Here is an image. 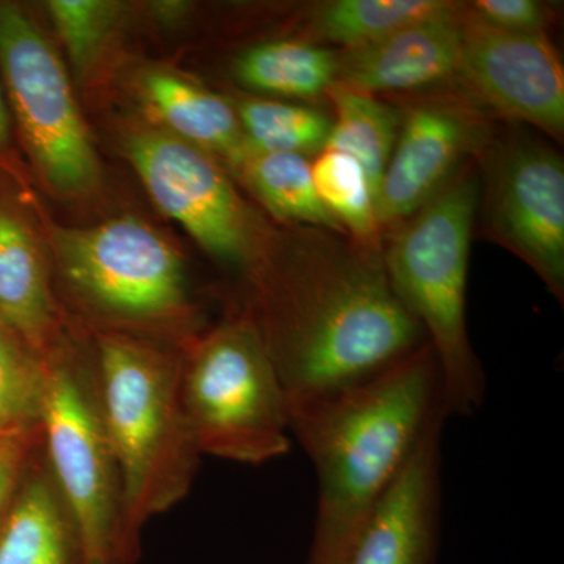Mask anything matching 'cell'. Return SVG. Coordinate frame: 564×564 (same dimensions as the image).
I'll return each instance as SVG.
<instances>
[{
  "instance_id": "cell-1",
  "label": "cell",
  "mask_w": 564,
  "mask_h": 564,
  "mask_svg": "<svg viewBox=\"0 0 564 564\" xmlns=\"http://www.w3.org/2000/svg\"><path fill=\"white\" fill-rule=\"evenodd\" d=\"M250 313L288 403L380 372L426 344L389 282L383 251L299 226L288 247L263 248L250 270Z\"/></svg>"
},
{
  "instance_id": "cell-2",
  "label": "cell",
  "mask_w": 564,
  "mask_h": 564,
  "mask_svg": "<svg viewBox=\"0 0 564 564\" xmlns=\"http://www.w3.org/2000/svg\"><path fill=\"white\" fill-rule=\"evenodd\" d=\"M289 426L317 475L306 564H345L359 530L443 410L429 344L380 372L289 402Z\"/></svg>"
},
{
  "instance_id": "cell-3",
  "label": "cell",
  "mask_w": 564,
  "mask_h": 564,
  "mask_svg": "<svg viewBox=\"0 0 564 564\" xmlns=\"http://www.w3.org/2000/svg\"><path fill=\"white\" fill-rule=\"evenodd\" d=\"M104 425L120 467L129 532L191 492L199 454L182 406L181 350L132 334L90 332Z\"/></svg>"
},
{
  "instance_id": "cell-4",
  "label": "cell",
  "mask_w": 564,
  "mask_h": 564,
  "mask_svg": "<svg viewBox=\"0 0 564 564\" xmlns=\"http://www.w3.org/2000/svg\"><path fill=\"white\" fill-rule=\"evenodd\" d=\"M480 185L463 172L395 226L383 247L393 293L421 326L441 377L445 415H473L485 400L484 369L466 323L470 236Z\"/></svg>"
},
{
  "instance_id": "cell-5",
  "label": "cell",
  "mask_w": 564,
  "mask_h": 564,
  "mask_svg": "<svg viewBox=\"0 0 564 564\" xmlns=\"http://www.w3.org/2000/svg\"><path fill=\"white\" fill-rule=\"evenodd\" d=\"M55 265L91 332L132 334L182 348L198 336L180 252L132 217L90 228L52 226Z\"/></svg>"
},
{
  "instance_id": "cell-6",
  "label": "cell",
  "mask_w": 564,
  "mask_h": 564,
  "mask_svg": "<svg viewBox=\"0 0 564 564\" xmlns=\"http://www.w3.org/2000/svg\"><path fill=\"white\" fill-rule=\"evenodd\" d=\"M181 393L202 456L259 466L291 451L288 395L250 311L182 348Z\"/></svg>"
},
{
  "instance_id": "cell-7",
  "label": "cell",
  "mask_w": 564,
  "mask_h": 564,
  "mask_svg": "<svg viewBox=\"0 0 564 564\" xmlns=\"http://www.w3.org/2000/svg\"><path fill=\"white\" fill-rule=\"evenodd\" d=\"M84 347L70 336L46 359L41 445L87 564H135L141 541L126 521L120 467L104 425L90 348Z\"/></svg>"
},
{
  "instance_id": "cell-8",
  "label": "cell",
  "mask_w": 564,
  "mask_h": 564,
  "mask_svg": "<svg viewBox=\"0 0 564 564\" xmlns=\"http://www.w3.org/2000/svg\"><path fill=\"white\" fill-rule=\"evenodd\" d=\"M0 80L13 133L50 191L84 196L101 181L98 155L65 66L28 7L0 0Z\"/></svg>"
},
{
  "instance_id": "cell-9",
  "label": "cell",
  "mask_w": 564,
  "mask_h": 564,
  "mask_svg": "<svg viewBox=\"0 0 564 564\" xmlns=\"http://www.w3.org/2000/svg\"><path fill=\"white\" fill-rule=\"evenodd\" d=\"M124 151L163 214L214 258L250 272L265 232L214 155L152 129L131 133Z\"/></svg>"
},
{
  "instance_id": "cell-10",
  "label": "cell",
  "mask_w": 564,
  "mask_h": 564,
  "mask_svg": "<svg viewBox=\"0 0 564 564\" xmlns=\"http://www.w3.org/2000/svg\"><path fill=\"white\" fill-rule=\"evenodd\" d=\"M485 225L564 299V163L540 141L514 137L486 151Z\"/></svg>"
},
{
  "instance_id": "cell-11",
  "label": "cell",
  "mask_w": 564,
  "mask_h": 564,
  "mask_svg": "<svg viewBox=\"0 0 564 564\" xmlns=\"http://www.w3.org/2000/svg\"><path fill=\"white\" fill-rule=\"evenodd\" d=\"M463 43L455 79L470 98L554 137L564 133V70L545 33L488 28L462 10Z\"/></svg>"
},
{
  "instance_id": "cell-12",
  "label": "cell",
  "mask_w": 564,
  "mask_h": 564,
  "mask_svg": "<svg viewBox=\"0 0 564 564\" xmlns=\"http://www.w3.org/2000/svg\"><path fill=\"white\" fill-rule=\"evenodd\" d=\"M484 117L456 99H426L402 113L375 210L380 229L395 228L434 198L470 155L488 144Z\"/></svg>"
},
{
  "instance_id": "cell-13",
  "label": "cell",
  "mask_w": 564,
  "mask_h": 564,
  "mask_svg": "<svg viewBox=\"0 0 564 564\" xmlns=\"http://www.w3.org/2000/svg\"><path fill=\"white\" fill-rule=\"evenodd\" d=\"M0 323L47 359L69 339L31 196L11 154L0 155Z\"/></svg>"
},
{
  "instance_id": "cell-14",
  "label": "cell",
  "mask_w": 564,
  "mask_h": 564,
  "mask_svg": "<svg viewBox=\"0 0 564 564\" xmlns=\"http://www.w3.org/2000/svg\"><path fill=\"white\" fill-rule=\"evenodd\" d=\"M434 415L413 454L380 497L345 564H436L441 522V434Z\"/></svg>"
},
{
  "instance_id": "cell-15",
  "label": "cell",
  "mask_w": 564,
  "mask_h": 564,
  "mask_svg": "<svg viewBox=\"0 0 564 564\" xmlns=\"http://www.w3.org/2000/svg\"><path fill=\"white\" fill-rule=\"evenodd\" d=\"M462 10L415 22L377 43L337 52L336 84L373 95L422 90L455 79L462 55Z\"/></svg>"
},
{
  "instance_id": "cell-16",
  "label": "cell",
  "mask_w": 564,
  "mask_h": 564,
  "mask_svg": "<svg viewBox=\"0 0 564 564\" xmlns=\"http://www.w3.org/2000/svg\"><path fill=\"white\" fill-rule=\"evenodd\" d=\"M0 564H87L76 522L41 444L0 525Z\"/></svg>"
},
{
  "instance_id": "cell-17",
  "label": "cell",
  "mask_w": 564,
  "mask_h": 564,
  "mask_svg": "<svg viewBox=\"0 0 564 564\" xmlns=\"http://www.w3.org/2000/svg\"><path fill=\"white\" fill-rule=\"evenodd\" d=\"M141 88L144 101L170 135L207 154L221 155L234 169L239 165L248 147L236 107L169 70H151Z\"/></svg>"
},
{
  "instance_id": "cell-18",
  "label": "cell",
  "mask_w": 564,
  "mask_h": 564,
  "mask_svg": "<svg viewBox=\"0 0 564 564\" xmlns=\"http://www.w3.org/2000/svg\"><path fill=\"white\" fill-rule=\"evenodd\" d=\"M236 77L251 90L288 98H318L336 84L337 52L310 41H269L240 55Z\"/></svg>"
},
{
  "instance_id": "cell-19",
  "label": "cell",
  "mask_w": 564,
  "mask_h": 564,
  "mask_svg": "<svg viewBox=\"0 0 564 564\" xmlns=\"http://www.w3.org/2000/svg\"><path fill=\"white\" fill-rule=\"evenodd\" d=\"M334 106L332 132L325 150L351 155L367 174L373 199L391 161L402 111L373 95L334 84L326 93Z\"/></svg>"
},
{
  "instance_id": "cell-20",
  "label": "cell",
  "mask_w": 564,
  "mask_h": 564,
  "mask_svg": "<svg viewBox=\"0 0 564 564\" xmlns=\"http://www.w3.org/2000/svg\"><path fill=\"white\" fill-rule=\"evenodd\" d=\"M236 170L256 198L281 221L344 234L315 192L310 159L248 150Z\"/></svg>"
},
{
  "instance_id": "cell-21",
  "label": "cell",
  "mask_w": 564,
  "mask_h": 564,
  "mask_svg": "<svg viewBox=\"0 0 564 564\" xmlns=\"http://www.w3.org/2000/svg\"><path fill=\"white\" fill-rule=\"evenodd\" d=\"M458 10L447 0H333L315 10L313 29L317 39L348 51Z\"/></svg>"
},
{
  "instance_id": "cell-22",
  "label": "cell",
  "mask_w": 564,
  "mask_h": 564,
  "mask_svg": "<svg viewBox=\"0 0 564 564\" xmlns=\"http://www.w3.org/2000/svg\"><path fill=\"white\" fill-rule=\"evenodd\" d=\"M315 192L348 239L359 247L383 251L372 187L351 155L323 150L313 162Z\"/></svg>"
},
{
  "instance_id": "cell-23",
  "label": "cell",
  "mask_w": 564,
  "mask_h": 564,
  "mask_svg": "<svg viewBox=\"0 0 564 564\" xmlns=\"http://www.w3.org/2000/svg\"><path fill=\"white\" fill-rule=\"evenodd\" d=\"M248 150L284 152L310 159L325 150L333 121L322 111L270 99H247L236 107Z\"/></svg>"
},
{
  "instance_id": "cell-24",
  "label": "cell",
  "mask_w": 564,
  "mask_h": 564,
  "mask_svg": "<svg viewBox=\"0 0 564 564\" xmlns=\"http://www.w3.org/2000/svg\"><path fill=\"white\" fill-rule=\"evenodd\" d=\"M46 361L0 323V440L39 429Z\"/></svg>"
},
{
  "instance_id": "cell-25",
  "label": "cell",
  "mask_w": 564,
  "mask_h": 564,
  "mask_svg": "<svg viewBox=\"0 0 564 564\" xmlns=\"http://www.w3.org/2000/svg\"><path fill=\"white\" fill-rule=\"evenodd\" d=\"M44 9L77 74L91 68L121 10L118 3L102 0H51Z\"/></svg>"
},
{
  "instance_id": "cell-26",
  "label": "cell",
  "mask_w": 564,
  "mask_h": 564,
  "mask_svg": "<svg viewBox=\"0 0 564 564\" xmlns=\"http://www.w3.org/2000/svg\"><path fill=\"white\" fill-rule=\"evenodd\" d=\"M473 20L511 33H544L549 9L536 0H477L464 7Z\"/></svg>"
},
{
  "instance_id": "cell-27",
  "label": "cell",
  "mask_w": 564,
  "mask_h": 564,
  "mask_svg": "<svg viewBox=\"0 0 564 564\" xmlns=\"http://www.w3.org/2000/svg\"><path fill=\"white\" fill-rule=\"evenodd\" d=\"M40 444V426L28 433L0 440V525L9 511L22 474Z\"/></svg>"
},
{
  "instance_id": "cell-28",
  "label": "cell",
  "mask_w": 564,
  "mask_h": 564,
  "mask_svg": "<svg viewBox=\"0 0 564 564\" xmlns=\"http://www.w3.org/2000/svg\"><path fill=\"white\" fill-rule=\"evenodd\" d=\"M13 137L9 104H7L6 91H3L2 80H0V155L11 154Z\"/></svg>"
}]
</instances>
